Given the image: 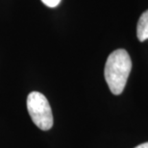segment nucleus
<instances>
[{
  "instance_id": "nucleus-4",
  "label": "nucleus",
  "mask_w": 148,
  "mask_h": 148,
  "mask_svg": "<svg viewBox=\"0 0 148 148\" xmlns=\"http://www.w3.org/2000/svg\"><path fill=\"white\" fill-rule=\"evenodd\" d=\"M41 2H42L44 5H46L47 7L55 8L60 4L61 0H41Z\"/></svg>"
},
{
  "instance_id": "nucleus-2",
  "label": "nucleus",
  "mask_w": 148,
  "mask_h": 148,
  "mask_svg": "<svg viewBox=\"0 0 148 148\" xmlns=\"http://www.w3.org/2000/svg\"><path fill=\"white\" fill-rule=\"evenodd\" d=\"M27 110L35 123L40 130L48 131L53 126V114L48 100L42 93L32 91L27 97Z\"/></svg>"
},
{
  "instance_id": "nucleus-3",
  "label": "nucleus",
  "mask_w": 148,
  "mask_h": 148,
  "mask_svg": "<svg viewBox=\"0 0 148 148\" xmlns=\"http://www.w3.org/2000/svg\"><path fill=\"white\" fill-rule=\"evenodd\" d=\"M137 36L140 41L148 40V10L141 14L137 26Z\"/></svg>"
},
{
  "instance_id": "nucleus-1",
  "label": "nucleus",
  "mask_w": 148,
  "mask_h": 148,
  "mask_svg": "<svg viewBox=\"0 0 148 148\" xmlns=\"http://www.w3.org/2000/svg\"><path fill=\"white\" fill-rule=\"evenodd\" d=\"M131 69L132 61L126 50L117 49L108 57L104 69L105 80L115 95L123 91Z\"/></svg>"
},
{
  "instance_id": "nucleus-5",
  "label": "nucleus",
  "mask_w": 148,
  "mask_h": 148,
  "mask_svg": "<svg viewBox=\"0 0 148 148\" xmlns=\"http://www.w3.org/2000/svg\"><path fill=\"white\" fill-rule=\"evenodd\" d=\"M135 148H148V143H141L140 145H138L137 147Z\"/></svg>"
}]
</instances>
